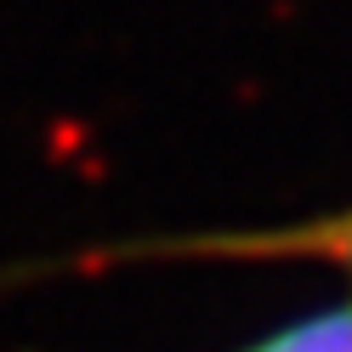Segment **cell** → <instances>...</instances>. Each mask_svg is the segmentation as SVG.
<instances>
[{
	"mask_svg": "<svg viewBox=\"0 0 352 352\" xmlns=\"http://www.w3.org/2000/svg\"><path fill=\"white\" fill-rule=\"evenodd\" d=\"M120 261H318L352 278V205L301 216L284 228H239V233H188V239H142L108 245L80 267H120Z\"/></svg>",
	"mask_w": 352,
	"mask_h": 352,
	"instance_id": "1",
	"label": "cell"
},
{
	"mask_svg": "<svg viewBox=\"0 0 352 352\" xmlns=\"http://www.w3.org/2000/svg\"><path fill=\"white\" fill-rule=\"evenodd\" d=\"M239 352H352V296L318 307V313L284 318L278 329H267L261 341H245Z\"/></svg>",
	"mask_w": 352,
	"mask_h": 352,
	"instance_id": "2",
	"label": "cell"
}]
</instances>
